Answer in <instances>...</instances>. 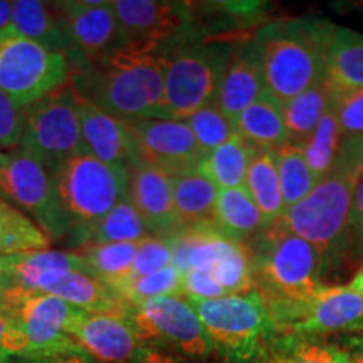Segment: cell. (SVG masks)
<instances>
[{
    "label": "cell",
    "instance_id": "cell-3",
    "mask_svg": "<svg viewBox=\"0 0 363 363\" xmlns=\"http://www.w3.org/2000/svg\"><path fill=\"white\" fill-rule=\"evenodd\" d=\"M363 167V136L343 138L333 170L308 197L284 212L279 224L318 249L321 257L335 251L348 233L353 192Z\"/></svg>",
    "mask_w": 363,
    "mask_h": 363
},
{
    "label": "cell",
    "instance_id": "cell-14",
    "mask_svg": "<svg viewBox=\"0 0 363 363\" xmlns=\"http://www.w3.org/2000/svg\"><path fill=\"white\" fill-rule=\"evenodd\" d=\"M126 128L131 138L133 163L160 170L172 179L197 172L206 157L184 121L145 118L126 121Z\"/></svg>",
    "mask_w": 363,
    "mask_h": 363
},
{
    "label": "cell",
    "instance_id": "cell-28",
    "mask_svg": "<svg viewBox=\"0 0 363 363\" xmlns=\"http://www.w3.org/2000/svg\"><path fill=\"white\" fill-rule=\"evenodd\" d=\"M244 189L251 195L257 211L261 212L264 225H272L281 220L286 208L281 194L278 169H276L274 153L256 150L249 163Z\"/></svg>",
    "mask_w": 363,
    "mask_h": 363
},
{
    "label": "cell",
    "instance_id": "cell-10",
    "mask_svg": "<svg viewBox=\"0 0 363 363\" xmlns=\"http://www.w3.org/2000/svg\"><path fill=\"white\" fill-rule=\"evenodd\" d=\"M267 310L276 333L283 338L306 340L363 331V294L352 291L348 286H323L305 301L278 303Z\"/></svg>",
    "mask_w": 363,
    "mask_h": 363
},
{
    "label": "cell",
    "instance_id": "cell-51",
    "mask_svg": "<svg viewBox=\"0 0 363 363\" xmlns=\"http://www.w3.org/2000/svg\"><path fill=\"white\" fill-rule=\"evenodd\" d=\"M347 286L352 289V291H357V293L363 294V266L357 271V274L353 276V279Z\"/></svg>",
    "mask_w": 363,
    "mask_h": 363
},
{
    "label": "cell",
    "instance_id": "cell-29",
    "mask_svg": "<svg viewBox=\"0 0 363 363\" xmlns=\"http://www.w3.org/2000/svg\"><path fill=\"white\" fill-rule=\"evenodd\" d=\"M337 96L333 94L325 79L303 91L296 98L289 99L283 104V118L286 131H288L289 143L299 145L306 142L316 130L321 118L326 115Z\"/></svg>",
    "mask_w": 363,
    "mask_h": 363
},
{
    "label": "cell",
    "instance_id": "cell-8",
    "mask_svg": "<svg viewBox=\"0 0 363 363\" xmlns=\"http://www.w3.org/2000/svg\"><path fill=\"white\" fill-rule=\"evenodd\" d=\"M225 57L216 48L182 45L165 54V93L155 120L182 121L216 103Z\"/></svg>",
    "mask_w": 363,
    "mask_h": 363
},
{
    "label": "cell",
    "instance_id": "cell-24",
    "mask_svg": "<svg viewBox=\"0 0 363 363\" xmlns=\"http://www.w3.org/2000/svg\"><path fill=\"white\" fill-rule=\"evenodd\" d=\"M174 203L180 229L214 227L219 189L201 172L174 177Z\"/></svg>",
    "mask_w": 363,
    "mask_h": 363
},
{
    "label": "cell",
    "instance_id": "cell-30",
    "mask_svg": "<svg viewBox=\"0 0 363 363\" xmlns=\"http://www.w3.org/2000/svg\"><path fill=\"white\" fill-rule=\"evenodd\" d=\"M256 152L239 135L233 136L229 142L212 150L202 158L197 172L206 175L219 190L240 189L246 182L249 163Z\"/></svg>",
    "mask_w": 363,
    "mask_h": 363
},
{
    "label": "cell",
    "instance_id": "cell-1",
    "mask_svg": "<svg viewBox=\"0 0 363 363\" xmlns=\"http://www.w3.org/2000/svg\"><path fill=\"white\" fill-rule=\"evenodd\" d=\"M71 88L120 120L157 118L165 93V54L160 48L123 44L72 76Z\"/></svg>",
    "mask_w": 363,
    "mask_h": 363
},
{
    "label": "cell",
    "instance_id": "cell-11",
    "mask_svg": "<svg viewBox=\"0 0 363 363\" xmlns=\"http://www.w3.org/2000/svg\"><path fill=\"white\" fill-rule=\"evenodd\" d=\"M0 197L26 211L49 239L66 233L52 172L26 150L0 152Z\"/></svg>",
    "mask_w": 363,
    "mask_h": 363
},
{
    "label": "cell",
    "instance_id": "cell-27",
    "mask_svg": "<svg viewBox=\"0 0 363 363\" xmlns=\"http://www.w3.org/2000/svg\"><path fill=\"white\" fill-rule=\"evenodd\" d=\"M9 259H11L13 286L16 289L27 293H33L39 279L48 274H54V272L83 271L93 274L88 262L78 251L44 249V251L9 256Z\"/></svg>",
    "mask_w": 363,
    "mask_h": 363
},
{
    "label": "cell",
    "instance_id": "cell-2",
    "mask_svg": "<svg viewBox=\"0 0 363 363\" xmlns=\"http://www.w3.org/2000/svg\"><path fill=\"white\" fill-rule=\"evenodd\" d=\"M335 24L298 17L269 22L251 40L266 93L281 106L325 79Z\"/></svg>",
    "mask_w": 363,
    "mask_h": 363
},
{
    "label": "cell",
    "instance_id": "cell-12",
    "mask_svg": "<svg viewBox=\"0 0 363 363\" xmlns=\"http://www.w3.org/2000/svg\"><path fill=\"white\" fill-rule=\"evenodd\" d=\"M2 311L29 340V360H43L59 353L81 350L78 343L67 335L79 310L61 298L13 289Z\"/></svg>",
    "mask_w": 363,
    "mask_h": 363
},
{
    "label": "cell",
    "instance_id": "cell-22",
    "mask_svg": "<svg viewBox=\"0 0 363 363\" xmlns=\"http://www.w3.org/2000/svg\"><path fill=\"white\" fill-rule=\"evenodd\" d=\"M325 83L337 98L363 89V34L335 26L326 56Z\"/></svg>",
    "mask_w": 363,
    "mask_h": 363
},
{
    "label": "cell",
    "instance_id": "cell-32",
    "mask_svg": "<svg viewBox=\"0 0 363 363\" xmlns=\"http://www.w3.org/2000/svg\"><path fill=\"white\" fill-rule=\"evenodd\" d=\"M140 242L96 244L86 242L79 246V254L88 262L93 276L101 279L115 291L130 278Z\"/></svg>",
    "mask_w": 363,
    "mask_h": 363
},
{
    "label": "cell",
    "instance_id": "cell-49",
    "mask_svg": "<svg viewBox=\"0 0 363 363\" xmlns=\"http://www.w3.org/2000/svg\"><path fill=\"white\" fill-rule=\"evenodd\" d=\"M33 363H98V362L94 360V358H91L88 353L79 350V352L59 353V355L43 358V360H33Z\"/></svg>",
    "mask_w": 363,
    "mask_h": 363
},
{
    "label": "cell",
    "instance_id": "cell-21",
    "mask_svg": "<svg viewBox=\"0 0 363 363\" xmlns=\"http://www.w3.org/2000/svg\"><path fill=\"white\" fill-rule=\"evenodd\" d=\"M266 93L264 79L252 44L240 45L227 61L216 106L235 121L240 113Z\"/></svg>",
    "mask_w": 363,
    "mask_h": 363
},
{
    "label": "cell",
    "instance_id": "cell-25",
    "mask_svg": "<svg viewBox=\"0 0 363 363\" xmlns=\"http://www.w3.org/2000/svg\"><path fill=\"white\" fill-rule=\"evenodd\" d=\"M235 133L256 150L272 152L289 143L283 106L264 93L235 118Z\"/></svg>",
    "mask_w": 363,
    "mask_h": 363
},
{
    "label": "cell",
    "instance_id": "cell-20",
    "mask_svg": "<svg viewBox=\"0 0 363 363\" xmlns=\"http://www.w3.org/2000/svg\"><path fill=\"white\" fill-rule=\"evenodd\" d=\"M34 293H45L61 298L78 310L91 313L128 315L130 308L118 298L108 284L96 276L83 271L54 272L35 284Z\"/></svg>",
    "mask_w": 363,
    "mask_h": 363
},
{
    "label": "cell",
    "instance_id": "cell-16",
    "mask_svg": "<svg viewBox=\"0 0 363 363\" xmlns=\"http://www.w3.org/2000/svg\"><path fill=\"white\" fill-rule=\"evenodd\" d=\"M67 335L98 363H133L143 347L128 315L116 313L79 310Z\"/></svg>",
    "mask_w": 363,
    "mask_h": 363
},
{
    "label": "cell",
    "instance_id": "cell-52",
    "mask_svg": "<svg viewBox=\"0 0 363 363\" xmlns=\"http://www.w3.org/2000/svg\"><path fill=\"white\" fill-rule=\"evenodd\" d=\"M0 363H33V360H24V358H19L17 362H9L6 357H0Z\"/></svg>",
    "mask_w": 363,
    "mask_h": 363
},
{
    "label": "cell",
    "instance_id": "cell-43",
    "mask_svg": "<svg viewBox=\"0 0 363 363\" xmlns=\"http://www.w3.org/2000/svg\"><path fill=\"white\" fill-rule=\"evenodd\" d=\"M337 111L345 138L363 136V89L337 98Z\"/></svg>",
    "mask_w": 363,
    "mask_h": 363
},
{
    "label": "cell",
    "instance_id": "cell-41",
    "mask_svg": "<svg viewBox=\"0 0 363 363\" xmlns=\"http://www.w3.org/2000/svg\"><path fill=\"white\" fill-rule=\"evenodd\" d=\"M24 111L0 91V152H11L21 147Z\"/></svg>",
    "mask_w": 363,
    "mask_h": 363
},
{
    "label": "cell",
    "instance_id": "cell-31",
    "mask_svg": "<svg viewBox=\"0 0 363 363\" xmlns=\"http://www.w3.org/2000/svg\"><path fill=\"white\" fill-rule=\"evenodd\" d=\"M51 239L35 222L0 197V256L44 251Z\"/></svg>",
    "mask_w": 363,
    "mask_h": 363
},
{
    "label": "cell",
    "instance_id": "cell-44",
    "mask_svg": "<svg viewBox=\"0 0 363 363\" xmlns=\"http://www.w3.org/2000/svg\"><path fill=\"white\" fill-rule=\"evenodd\" d=\"M0 357H17L29 360L30 343L13 321L0 310Z\"/></svg>",
    "mask_w": 363,
    "mask_h": 363
},
{
    "label": "cell",
    "instance_id": "cell-33",
    "mask_svg": "<svg viewBox=\"0 0 363 363\" xmlns=\"http://www.w3.org/2000/svg\"><path fill=\"white\" fill-rule=\"evenodd\" d=\"M343 138L342 126L338 121L337 99H335V103L331 104L326 115L321 118L313 135L301 145L308 167L315 174L318 182L323 180L333 170L335 163L338 160L340 150H342Z\"/></svg>",
    "mask_w": 363,
    "mask_h": 363
},
{
    "label": "cell",
    "instance_id": "cell-35",
    "mask_svg": "<svg viewBox=\"0 0 363 363\" xmlns=\"http://www.w3.org/2000/svg\"><path fill=\"white\" fill-rule=\"evenodd\" d=\"M88 242L96 244H120V242H140L150 238L147 227L140 217L130 199L120 202L111 208L101 220L96 222L86 233Z\"/></svg>",
    "mask_w": 363,
    "mask_h": 363
},
{
    "label": "cell",
    "instance_id": "cell-13",
    "mask_svg": "<svg viewBox=\"0 0 363 363\" xmlns=\"http://www.w3.org/2000/svg\"><path fill=\"white\" fill-rule=\"evenodd\" d=\"M128 320L140 342H158L192 358H206L212 343L184 296H162L131 308Z\"/></svg>",
    "mask_w": 363,
    "mask_h": 363
},
{
    "label": "cell",
    "instance_id": "cell-4",
    "mask_svg": "<svg viewBox=\"0 0 363 363\" xmlns=\"http://www.w3.org/2000/svg\"><path fill=\"white\" fill-rule=\"evenodd\" d=\"M251 254L254 291L267 306L296 303L315 296L323 257L318 249L279 222L267 225L247 242Z\"/></svg>",
    "mask_w": 363,
    "mask_h": 363
},
{
    "label": "cell",
    "instance_id": "cell-46",
    "mask_svg": "<svg viewBox=\"0 0 363 363\" xmlns=\"http://www.w3.org/2000/svg\"><path fill=\"white\" fill-rule=\"evenodd\" d=\"M16 289L11 271V259L9 256H0V310L6 305L9 294Z\"/></svg>",
    "mask_w": 363,
    "mask_h": 363
},
{
    "label": "cell",
    "instance_id": "cell-26",
    "mask_svg": "<svg viewBox=\"0 0 363 363\" xmlns=\"http://www.w3.org/2000/svg\"><path fill=\"white\" fill-rule=\"evenodd\" d=\"M261 212L244 187L219 190L216 229L224 238L247 244L264 229Z\"/></svg>",
    "mask_w": 363,
    "mask_h": 363
},
{
    "label": "cell",
    "instance_id": "cell-15",
    "mask_svg": "<svg viewBox=\"0 0 363 363\" xmlns=\"http://www.w3.org/2000/svg\"><path fill=\"white\" fill-rule=\"evenodd\" d=\"M57 7L67 48L83 59L86 66L99 61L125 44L111 2L79 0L59 2Z\"/></svg>",
    "mask_w": 363,
    "mask_h": 363
},
{
    "label": "cell",
    "instance_id": "cell-37",
    "mask_svg": "<svg viewBox=\"0 0 363 363\" xmlns=\"http://www.w3.org/2000/svg\"><path fill=\"white\" fill-rule=\"evenodd\" d=\"M180 288L182 272L177 267L169 266L150 276L131 279L123 286H120L115 293L131 310V308L143 305L145 301H150V299L162 296H180Z\"/></svg>",
    "mask_w": 363,
    "mask_h": 363
},
{
    "label": "cell",
    "instance_id": "cell-5",
    "mask_svg": "<svg viewBox=\"0 0 363 363\" xmlns=\"http://www.w3.org/2000/svg\"><path fill=\"white\" fill-rule=\"evenodd\" d=\"M59 207L67 224L88 230L128 199V170L108 165L89 153L67 158L52 170Z\"/></svg>",
    "mask_w": 363,
    "mask_h": 363
},
{
    "label": "cell",
    "instance_id": "cell-50",
    "mask_svg": "<svg viewBox=\"0 0 363 363\" xmlns=\"http://www.w3.org/2000/svg\"><path fill=\"white\" fill-rule=\"evenodd\" d=\"M12 22V2H0V35L9 29Z\"/></svg>",
    "mask_w": 363,
    "mask_h": 363
},
{
    "label": "cell",
    "instance_id": "cell-17",
    "mask_svg": "<svg viewBox=\"0 0 363 363\" xmlns=\"http://www.w3.org/2000/svg\"><path fill=\"white\" fill-rule=\"evenodd\" d=\"M125 44L160 48L187 24V7L157 0H115L111 2Z\"/></svg>",
    "mask_w": 363,
    "mask_h": 363
},
{
    "label": "cell",
    "instance_id": "cell-18",
    "mask_svg": "<svg viewBox=\"0 0 363 363\" xmlns=\"http://www.w3.org/2000/svg\"><path fill=\"white\" fill-rule=\"evenodd\" d=\"M128 199L148 234L167 239L182 230L175 214L170 175L133 163L128 169Z\"/></svg>",
    "mask_w": 363,
    "mask_h": 363
},
{
    "label": "cell",
    "instance_id": "cell-23",
    "mask_svg": "<svg viewBox=\"0 0 363 363\" xmlns=\"http://www.w3.org/2000/svg\"><path fill=\"white\" fill-rule=\"evenodd\" d=\"M6 35L34 40L52 51L66 52L67 49V39L57 4H45L38 0L12 2V22L0 38Z\"/></svg>",
    "mask_w": 363,
    "mask_h": 363
},
{
    "label": "cell",
    "instance_id": "cell-6",
    "mask_svg": "<svg viewBox=\"0 0 363 363\" xmlns=\"http://www.w3.org/2000/svg\"><path fill=\"white\" fill-rule=\"evenodd\" d=\"M212 348L225 360L242 363L264 352L276 333L264 299L256 291L242 296L189 299Z\"/></svg>",
    "mask_w": 363,
    "mask_h": 363
},
{
    "label": "cell",
    "instance_id": "cell-47",
    "mask_svg": "<svg viewBox=\"0 0 363 363\" xmlns=\"http://www.w3.org/2000/svg\"><path fill=\"white\" fill-rule=\"evenodd\" d=\"M133 363H185L182 358L170 355V353H163L160 350H155L152 347L140 348L138 355L133 360Z\"/></svg>",
    "mask_w": 363,
    "mask_h": 363
},
{
    "label": "cell",
    "instance_id": "cell-45",
    "mask_svg": "<svg viewBox=\"0 0 363 363\" xmlns=\"http://www.w3.org/2000/svg\"><path fill=\"white\" fill-rule=\"evenodd\" d=\"M348 233L355 235L363 247V167L358 174L355 192H353L352 202V214H350V225H348Z\"/></svg>",
    "mask_w": 363,
    "mask_h": 363
},
{
    "label": "cell",
    "instance_id": "cell-40",
    "mask_svg": "<svg viewBox=\"0 0 363 363\" xmlns=\"http://www.w3.org/2000/svg\"><path fill=\"white\" fill-rule=\"evenodd\" d=\"M169 266H172V247L169 240L150 235V238L140 240L138 251H136V257L133 267H131L128 281L150 276L153 272L165 269Z\"/></svg>",
    "mask_w": 363,
    "mask_h": 363
},
{
    "label": "cell",
    "instance_id": "cell-38",
    "mask_svg": "<svg viewBox=\"0 0 363 363\" xmlns=\"http://www.w3.org/2000/svg\"><path fill=\"white\" fill-rule=\"evenodd\" d=\"M182 121L192 131L199 147L202 148L206 155L238 135L235 133L234 121L229 120L216 106V103L211 104V106L202 108L201 111L194 113L192 116L185 118Z\"/></svg>",
    "mask_w": 363,
    "mask_h": 363
},
{
    "label": "cell",
    "instance_id": "cell-9",
    "mask_svg": "<svg viewBox=\"0 0 363 363\" xmlns=\"http://www.w3.org/2000/svg\"><path fill=\"white\" fill-rule=\"evenodd\" d=\"M69 66L66 52L17 35L0 38V91L22 111L65 86Z\"/></svg>",
    "mask_w": 363,
    "mask_h": 363
},
{
    "label": "cell",
    "instance_id": "cell-48",
    "mask_svg": "<svg viewBox=\"0 0 363 363\" xmlns=\"http://www.w3.org/2000/svg\"><path fill=\"white\" fill-rule=\"evenodd\" d=\"M342 350L350 358V363H363V335L343 338L337 343Z\"/></svg>",
    "mask_w": 363,
    "mask_h": 363
},
{
    "label": "cell",
    "instance_id": "cell-34",
    "mask_svg": "<svg viewBox=\"0 0 363 363\" xmlns=\"http://www.w3.org/2000/svg\"><path fill=\"white\" fill-rule=\"evenodd\" d=\"M276 169H278L281 194L284 208H291L311 194L318 179L308 167L305 153L299 145L286 143L274 152Z\"/></svg>",
    "mask_w": 363,
    "mask_h": 363
},
{
    "label": "cell",
    "instance_id": "cell-42",
    "mask_svg": "<svg viewBox=\"0 0 363 363\" xmlns=\"http://www.w3.org/2000/svg\"><path fill=\"white\" fill-rule=\"evenodd\" d=\"M180 296L187 299H217L227 296L224 289L207 271H189L182 274Z\"/></svg>",
    "mask_w": 363,
    "mask_h": 363
},
{
    "label": "cell",
    "instance_id": "cell-19",
    "mask_svg": "<svg viewBox=\"0 0 363 363\" xmlns=\"http://www.w3.org/2000/svg\"><path fill=\"white\" fill-rule=\"evenodd\" d=\"M79 108L86 153L116 169L128 170L133 163V152L126 121L81 96Z\"/></svg>",
    "mask_w": 363,
    "mask_h": 363
},
{
    "label": "cell",
    "instance_id": "cell-36",
    "mask_svg": "<svg viewBox=\"0 0 363 363\" xmlns=\"http://www.w3.org/2000/svg\"><path fill=\"white\" fill-rule=\"evenodd\" d=\"M211 274L224 289L227 296H242L254 291L251 254L247 244L227 240L224 251Z\"/></svg>",
    "mask_w": 363,
    "mask_h": 363
},
{
    "label": "cell",
    "instance_id": "cell-7",
    "mask_svg": "<svg viewBox=\"0 0 363 363\" xmlns=\"http://www.w3.org/2000/svg\"><path fill=\"white\" fill-rule=\"evenodd\" d=\"M19 148L51 172L67 158L86 153L79 96L69 83L26 108Z\"/></svg>",
    "mask_w": 363,
    "mask_h": 363
},
{
    "label": "cell",
    "instance_id": "cell-39",
    "mask_svg": "<svg viewBox=\"0 0 363 363\" xmlns=\"http://www.w3.org/2000/svg\"><path fill=\"white\" fill-rule=\"evenodd\" d=\"M289 345L278 348L267 363H350L347 353L337 343L289 338Z\"/></svg>",
    "mask_w": 363,
    "mask_h": 363
}]
</instances>
